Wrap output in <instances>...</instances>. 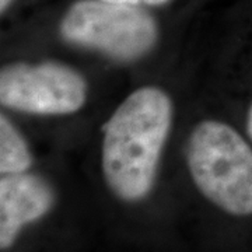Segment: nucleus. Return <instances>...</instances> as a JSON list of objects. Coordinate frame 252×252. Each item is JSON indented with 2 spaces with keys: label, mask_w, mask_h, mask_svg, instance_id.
Returning a JSON list of instances; mask_svg holds the SVG:
<instances>
[{
  "label": "nucleus",
  "mask_w": 252,
  "mask_h": 252,
  "mask_svg": "<svg viewBox=\"0 0 252 252\" xmlns=\"http://www.w3.org/2000/svg\"><path fill=\"white\" fill-rule=\"evenodd\" d=\"M54 203L48 184L35 175L7 174L0 181V250L13 244L24 225L44 216Z\"/></svg>",
  "instance_id": "obj_5"
},
{
  "label": "nucleus",
  "mask_w": 252,
  "mask_h": 252,
  "mask_svg": "<svg viewBox=\"0 0 252 252\" xmlns=\"http://www.w3.org/2000/svg\"><path fill=\"white\" fill-rule=\"evenodd\" d=\"M11 1H13V0H0V11L3 13V11L11 4Z\"/></svg>",
  "instance_id": "obj_9"
},
{
  "label": "nucleus",
  "mask_w": 252,
  "mask_h": 252,
  "mask_svg": "<svg viewBox=\"0 0 252 252\" xmlns=\"http://www.w3.org/2000/svg\"><path fill=\"white\" fill-rule=\"evenodd\" d=\"M31 164L26 142L14 130L4 115L0 117V172L20 174Z\"/></svg>",
  "instance_id": "obj_6"
},
{
  "label": "nucleus",
  "mask_w": 252,
  "mask_h": 252,
  "mask_svg": "<svg viewBox=\"0 0 252 252\" xmlns=\"http://www.w3.org/2000/svg\"><path fill=\"white\" fill-rule=\"evenodd\" d=\"M61 31L70 42L122 61L149 52L157 39V26L149 13L107 0L74 3L63 18Z\"/></svg>",
  "instance_id": "obj_3"
},
{
  "label": "nucleus",
  "mask_w": 252,
  "mask_h": 252,
  "mask_svg": "<svg viewBox=\"0 0 252 252\" xmlns=\"http://www.w3.org/2000/svg\"><path fill=\"white\" fill-rule=\"evenodd\" d=\"M107 1H114V3H121V4H132V6H139V4H162L168 0H107Z\"/></svg>",
  "instance_id": "obj_7"
},
{
  "label": "nucleus",
  "mask_w": 252,
  "mask_h": 252,
  "mask_svg": "<svg viewBox=\"0 0 252 252\" xmlns=\"http://www.w3.org/2000/svg\"><path fill=\"white\" fill-rule=\"evenodd\" d=\"M247 130H248V135L252 139V105L248 112V119H247Z\"/></svg>",
  "instance_id": "obj_8"
},
{
  "label": "nucleus",
  "mask_w": 252,
  "mask_h": 252,
  "mask_svg": "<svg viewBox=\"0 0 252 252\" xmlns=\"http://www.w3.org/2000/svg\"><path fill=\"white\" fill-rule=\"evenodd\" d=\"M0 101L4 107L31 114H70L86 101V83L63 64L17 63L0 73Z\"/></svg>",
  "instance_id": "obj_4"
},
{
  "label": "nucleus",
  "mask_w": 252,
  "mask_h": 252,
  "mask_svg": "<svg viewBox=\"0 0 252 252\" xmlns=\"http://www.w3.org/2000/svg\"><path fill=\"white\" fill-rule=\"evenodd\" d=\"M188 165L200 192L235 216L252 215V149L223 122L196 126L188 142Z\"/></svg>",
  "instance_id": "obj_2"
},
{
  "label": "nucleus",
  "mask_w": 252,
  "mask_h": 252,
  "mask_svg": "<svg viewBox=\"0 0 252 252\" xmlns=\"http://www.w3.org/2000/svg\"><path fill=\"white\" fill-rule=\"evenodd\" d=\"M171 126V101L156 87L135 91L104 126L102 170L111 189L126 200L142 199L153 185Z\"/></svg>",
  "instance_id": "obj_1"
}]
</instances>
